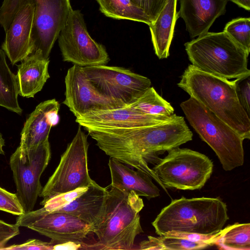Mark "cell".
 Returning <instances> with one entry per match:
<instances>
[{
    "mask_svg": "<svg viewBox=\"0 0 250 250\" xmlns=\"http://www.w3.org/2000/svg\"><path fill=\"white\" fill-rule=\"evenodd\" d=\"M193 133L184 118L174 114L168 120L141 127L115 129L111 137L115 158L155 179L148 163L158 155L190 141Z\"/></svg>",
    "mask_w": 250,
    "mask_h": 250,
    "instance_id": "1",
    "label": "cell"
},
{
    "mask_svg": "<svg viewBox=\"0 0 250 250\" xmlns=\"http://www.w3.org/2000/svg\"><path fill=\"white\" fill-rule=\"evenodd\" d=\"M95 88L121 107L127 105L150 87V80L128 69L106 65L83 67Z\"/></svg>",
    "mask_w": 250,
    "mask_h": 250,
    "instance_id": "12",
    "label": "cell"
},
{
    "mask_svg": "<svg viewBox=\"0 0 250 250\" xmlns=\"http://www.w3.org/2000/svg\"><path fill=\"white\" fill-rule=\"evenodd\" d=\"M191 65L228 80L250 74L249 54L224 31L207 32L185 43Z\"/></svg>",
    "mask_w": 250,
    "mask_h": 250,
    "instance_id": "5",
    "label": "cell"
},
{
    "mask_svg": "<svg viewBox=\"0 0 250 250\" xmlns=\"http://www.w3.org/2000/svg\"><path fill=\"white\" fill-rule=\"evenodd\" d=\"M21 62L17 74L19 95L26 98L34 97L50 77L48 71L49 60L35 54L29 55Z\"/></svg>",
    "mask_w": 250,
    "mask_h": 250,
    "instance_id": "21",
    "label": "cell"
},
{
    "mask_svg": "<svg viewBox=\"0 0 250 250\" xmlns=\"http://www.w3.org/2000/svg\"><path fill=\"white\" fill-rule=\"evenodd\" d=\"M67 106L76 118L91 111L122 107L101 94L87 78L82 67L74 64L64 79Z\"/></svg>",
    "mask_w": 250,
    "mask_h": 250,
    "instance_id": "15",
    "label": "cell"
},
{
    "mask_svg": "<svg viewBox=\"0 0 250 250\" xmlns=\"http://www.w3.org/2000/svg\"><path fill=\"white\" fill-rule=\"evenodd\" d=\"M0 210L13 215H21L24 213L23 207L16 194L0 187Z\"/></svg>",
    "mask_w": 250,
    "mask_h": 250,
    "instance_id": "30",
    "label": "cell"
},
{
    "mask_svg": "<svg viewBox=\"0 0 250 250\" xmlns=\"http://www.w3.org/2000/svg\"><path fill=\"white\" fill-rule=\"evenodd\" d=\"M16 223L51 238L56 244L68 242L85 244L93 228L69 213L48 211L43 207L18 216Z\"/></svg>",
    "mask_w": 250,
    "mask_h": 250,
    "instance_id": "13",
    "label": "cell"
},
{
    "mask_svg": "<svg viewBox=\"0 0 250 250\" xmlns=\"http://www.w3.org/2000/svg\"><path fill=\"white\" fill-rule=\"evenodd\" d=\"M172 116L142 114L126 105L111 109L91 111L76 118V122L84 128H128L157 124L168 120Z\"/></svg>",
    "mask_w": 250,
    "mask_h": 250,
    "instance_id": "16",
    "label": "cell"
},
{
    "mask_svg": "<svg viewBox=\"0 0 250 250\" xmlns=\"http://www.w3.org/2000/svg\"><path fill=\"white\" fill-rule=\"evenodd\" d=\"M180 107L190 125L216 153L225 171L244 164V140L236 131L191 97Z\"/></svg>",
    "mask_w": 250,
    "mask_h": 250,
    "instance_id": "6",
    "label": "cell"
},
{
    "mask_svg": "<svg viewBox=\"0 0 250 250\" xmlns=\"http://www.w3.org/2000/svg\"><path fill=\"white\" fill-rule=\"evenodd\" d=\"M19 227L16 223L10 224L0 220V250L5 248L10 239L20 234Z\"/></svg>",
    "mask_w": 250,
    "mask_h": 250,
    "instance_id": "34",
    "label": "cell"
},
{
    "mask_svg": "<svg viewBox=\"0 0 250 250\" xmlns=\"http://www.w3.org/2000/svg\"><path fill=\"white\" fill-rule=\"evenodd\" d=\"M35 9L32 0H18L1 25L5 32L1 47L13 65L31 53Z\"/></svg>",
    "mask_w": 250,
    "mask_h": 250,
    "instance_id": "14",
    "label": "cell"
},
{
    "mask_svg": "<svg viewBox=\"0 0 250 250\" xmlns=\"http://www.w3.org/2000/svg\"><path fill=\"white\" fill-rule=\"evenodd\" d=\"M152 168L163 186L181 190L203 188L213 170L212 161L205 155L188 149L174 148Z\"/></svg>",
    "mask_w": 250,
    "mask_h": 250,
    "instance_id": "7",
    "label": "cell"
},
{
    "mask_svg": "<svg viewBox=\"0 0 250 250\" xmlns=\"http://www.w3.org/2000/svg\"><path fill=\"white\" fill-rule=\"evenodd\" d=\"M60 106L55 99L42 102L37 106L24 124L20 149H27L48 140L51 127L59 123Z\"/></svg>",
    "mask_w": 250,
    "mask_h": 250,
    "instance_id": "18",
    "label": "cell"
},
{
    "mask_svg": "<svg viewBox=\"0 0 250 250\" xmlns=\"http://www.w3.org/2000/svg\"><path fill=\"white\" fill-rule=\"evenodd\" d=\"M88 187L78 188L74 190L55 196L47 200L43 204V207L48 211H53L59 209L84 193L87 189Z\"/></svg>",
    "mask_w": 250,
    "mask_h": 250,
    "instance_id": "29",
    "label": "cell"
},
{
    "mask_svg": "<svg viewBox=\"0 0 250 250\" xmlns=\"http://www.w3.org/2000/svg\"><path fill=\"white\" fill-rule=\"evenodd\" d=\"M215 245L221 250H250V224L235 223L223 229Z\"/></svg>",
    "mask_w": 250,
    "mask_h": 250,
    "instance_id": "27",
    "label": "cell"
},
{
    "mask_svg": "<svg viewBox=\"0 0 250 250\" xmlns=\"http://www.w3.org/2000/svg\"><path fill=\"white\" fill-rule=\"evenodd\" d=\"M135 111L145 114L170 117L174 110L153 87H149L127 105Z\"/></svg>",
    "mask_w": 250,
    "mask_h": 250,
    "instance_id": "25",
    "label": "cell"
},
{
    "mask_svg": "<svg viewBox=\"0 0 250 250\" xmlns=\"http://www.w3.org/2000/svg\"><path fill=\"white\" fill-rule=\"evenodd\" d=\"M144 207L142 199L133 191L108 190L101 218L93 229L97 242L86 250H131L137 235L144 232L139 213Z\"/></svg>",
    "mask_w": 250,
    "mask_h": 250,
    "instance_id": "3",
    "label": "cell"
},
{
    "mask_svg": "<svg viewBox=\"0 0 250 250\" xmlns=\"http://www.w3.org/2000/svg\"><path fill=\"white\" fill-rule=\"evenodd\" d=\"M19 91L17 76L10 69L5 53L0 49V106L21 114L22 109L18 101Z\"/></svg>",
    "mask_w": 250,
    "mask_h": 250,
    "instance_id": "23",
    "label": "cell"
},
{
    "mask_svg": "<svg viewBox=\"0 0 250 250\" xmlns=\"http://www.w3.org/2000/svg\"><path fill=\"white\" fill-rule=\"evenodd\" d=\"M230 0L240 7L249 11L250 10V0Z\"/></svg>",
    "mask_w": 250,
    "mask_h": 250,
    "instance_id": "36",
    "label": "cell"
},
{
    "mask_svg": "<svg viewBox=\"0 0 250 250\" xmlns=\"http://www.w3.org/2000/svg\"><path fill=\"white\" fill-rule=\"evenodd\" d=\"M48 140L27 149L18 147L11 155L10 166L16 185V194L24 213L32 211L42 189V173L51 159Z\"/></svg>",
    "mask_w": 250,
    "mask_h": 250,
    "instance_id": "10",
    "label": "cell"
},
{
    "mask_svg": "<svg viewBox=\"0 0 250 250\" xmlns=\"http://www.w3.org/2000/svg\"><path fill=\"white\" fill-rule=\"evenodd\" d=\"M250 74L235 79L236 92L239 102L249 116L250 115Z\"/></svg>",
    "mask_w": 250,
    "mask_h": 250,
    "instance_id": "31",
    "label": "cell"
},
{
    "mask_svg": "<svg viewBox=\"0 0 250 250\" xmlns=\"http://www.w3.org/2000/svg\"><path fill=\"white\" fill-rule=\"evenodd\" d=\"M55 244L52 241L46 242L39 239H31L21 244L5 247L2 250H54Z\"/></svg>",
    "mask_w": 250,
    "mask_h": 250,
    "instance_id": "33",
    "label": "cell"
},
{
    "mask_svg": "<svg viewBox=\"0 0 250 250\" xmlns=\"http://www.w3.org/2000/svg\"><path fill=\"white\" fill-rule=\"evenodd\" d=\"M177 85L236 131L250 138V117L241 105L232 81L203 72L190 64Z\"/></svg>",
    "mask_w": 250,
    "mask_h": 250,
    "instance_id": "2",
    "label": "cell"
},
{
    "mask_svg": "<svg viewBox=\"0 0 250 250\" xmlns=\"http://www.w3.org/2000/svg\"><path fill=\"white\" fill-rule=\"evenodd\" d=\"M108 190L93 181L84 193L53 211L65 212L76 216L92 226L93 230L101 218Z\"/></svg>",
    "mask_w": 250,
    "mask_h": 250,
    "instance_id": "20",
    "label": "cell"
},
{
    "mask_svg": "<svg viewBox=\"0 0 250 250\" xmlns=\"http://www.w3.org/2000/svg\"><path fill=\"white\" fill-rule=\"evenodd\" d=\"M226 204L215 198L172 200L152 222L158 235L172 232L210 235L223 229L229 220Z\"/></svg>",
    "mask_w": 250,
    "mask_h": 250,
    "instance_id": "4",
    "label": "cell"
},
{
    "mask_svg": "<svg viewBox=\"0 0 250 250\" xmlns=\"http://www.w3.org/2000/svg\"><path fill=\"white\" fill-rule=\"evenodd\" d=\"M250 18H239L228 22L224 31L249 54L250 52Z\"/></svg>",
    "mask_w": 250,
    "mask_h": 250,
    "instance_id": "28",
    "label": "cell"
},
{
    "mask_svg": "<svg viewBox=\"0 0 250 250\" xmlns=\"http://www.w3.org/2000/svg\"><path fill=\"white\" fill-rule=\"evenodd\" d=\"M178 16L182 18L191 38L208 32L215 20L225 14L229 0H179Z\"/></svg>",
    "mask_w": 250,
    "mask_h": 250,
    "instance_id": "17",
    "label": "cell"
},
{
    "mask_svg": "<svg viewBox=\"0 0 250 250\" xmlns=\"http://www.w3.org/2000/svg\"><path fill=\"white\" fill-rule=\"evenodd\" d=\"M87 135L79 125L77 132L61 155L58 167L39 195L41 205L61 193L83 187L92 183L88 167Z\"/></svg>",
    "mask_w": 250,
    "mask_h": 250,
    "instance_id": "8",
    "label": "cell"
},
{
    "mask_svg": "<svg viewBox=\"0 0 250 250\" xmlns=\"http://www.w3.org/2000/svg\"><path fill=\"white\" fill-rule=\"evenodd\" d=\"M147 238V240L139 244L138 250H192L205 249L213 246L208 242L192 241L166 235H160L159 237L148 236Z\"/></svg>",
    "mask_w": 250,
    "mask_h": 250,
    "instance_id": "26",
    "label": "cell"
},
{
    "mask_svg": "<svg viewBox=\"0 0 250 250\" xmlns=\"http://www.w3.org/2000/svg\"><path fill=\"white\" fill-rule=\"evenodd\" d=\"M108 167L111 186L121 191H133L139 196L149 200L160 195V190L152 178L146 173L135 171L116 159L110 158Z\"/></svg>",
    "mask_w": 250,
    "mask_h": 250,
    "instance_id": "19",
    "label": "cell"
},
{
    "mask_svg": "<svg viewBox=\"0 0 250 250\" xmlns=\"http://www.w3.org/2000/svg\"><path fill=\"white\" fill-rule=\"evenodd\" d=\"M18 0H3L0 7L1 25ZM35 5L31 36V53L44 59L49 56L63 26L70 8L69 0H32Z\"/></svg>",
    "mask_w": 250,
    "mask_h": 250,
    "instance_id": "9",
    "label": "cell"
},
{
    "mask_svg": "<svg viewBox=\"0 0 250 250\" xmlns=\"http://www.w3.org/2000/svg\"><path fill=\"white\" fill-rule=\"evenodd\" d=\"M58 39L64 62L84 67L105 65L109 61L105 47L90 36L83 15L72 7Z\"/></svg>",
    "mask_w": 250,
    "mask_h": 250,
    "instance_id": "11",
    "label": "cell"
},
{
    "mask_svg": "<svg viewBox=\"0 0 250 250\" xmlns=\"http://www.w3.org/2000/svg\"><path fill=\"white\" fill-rule=\"evenodd\" d=\"M100 10L106 17L118 20H128L151 23L144 11L135 5L131 0H96Z\"/></svg>",
    "mask_w": 250,
    "mask_h": 250,
    "instance_id": "24",
    "label": "cell"
},
{
    "mask_svg": "<svg viewBox=\"0 0 250 250\" xmlns=\"http://www.w3.org/2000/svg\"><path fill=\"white\" fill-rule=\"evenodd\" d=\"M5 146V141L2 134L0 133V155L4 154L3 147Z\"/></svg>",
    "mask_w": 250,
    "mask_h": 250,
    "instance_id": "37",
    "label": "cell"
},
{
    "mask_svg": "<svg viewBox=\"0 0 250 250\" xmlns=\"http://www.w3.org/2000/svg\"><path fill=\"white\" fill-rule=\"evenodd\" d=\"M177 0H167L156 19L148 25L154 50L159 59L167 58L169 55V47L178 18Z\"/></svg>",
    "mask_w": 250,
    "mask_h": 250,
    "instance_id": "22",
    "label": "cell"
},
{
    "mask_svg": "<svg viewBox=\"0 0 250 250\" xmlns=\"http://www.w3.org/2000/svg\"><path fill=\"white\" fill-rule=\"evenodd\" d=\"M85 244H77L68 242L60 244H56L54 250H83Z\"/></svg>",
    "mask_w": 250,
    "mask_h": 250,
    "instance_id": "35",
    "label": "cell"
},
{
    "mask_svg": "<svg viewBox=\"0 0 250 250\" xmlns=\"http://www.w3.org/2000/svg\"><path fill=\"white\" fill-rule=\"evenodd\" d=\"M131 1L144 11L152 23L155 21L163 10L167 0H131Z\"/></svg>",
    "mask_w": 250,
    "mask_h": 250,
    "instance_id": "32",
    "label": "cell"
}]
</instances>
